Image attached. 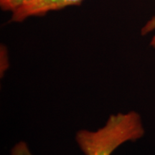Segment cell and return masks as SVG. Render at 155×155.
Returning <instances> with one entry per match:
<instances>
[{"instance_id":"obj_4","label":"cell","mask_w":155,"mask_h":155,"mask_svg":"<svg viewBox=\"0 0 155 155\" xmlns=\"http://www.w3.org/2000/svg\"><path fill=\"white\" fill-rule=\"evenodd\" d=\"M155 30V17H152V19L144 25V28L141 30V35H145L149 33V32H152V30ZM151 46L155 48V35L153 37L152 39V41L150 42Z\"/></svg>"},{"instance_id":"obj_3","label":"cell","mask_w":155,"mask_h":155,"mask_svg":"<svg viewBox=\"0 0 155 155\" xmlns=\"http://www.w3.org/2000/svg\"><path fill=\"white\" fill-rule=\"evenodd\" d=\"M31 0H0V6L4 11H10L12 12L19 6L28 2Z\"/></svg>"},{"instance_id":"obj_1","label":"cell","mask_w":155,"mask_h":155,"mask_svg":"<svg viewBox=\"0 0 155 155\" xmlns=\"http://www.w3.org/2000/svg\"><path fill=\"white\" fill-rule=\"evenodd\" d=\"M144 134L141 116L135 111L111 115L106 125L96 131L81 130L76 141L86 155H111L122 144L136 141ZM11 155H32L28 145L20 141L13 147Z\"/></svg>"},{"instance_id":"obj_2","label":"cell","mask_w":155,"mask_h":155,"mask_svg":"<svg viewBox=\"0 0 155 155\" xmlns=\"http://www.w3.org/2000/svg\"><path fill=\"white\" fill-rule=\"evenodd\" d=\"M83 0H31L12 12V21L22 22L30 17L42 16L49 12L80 5Z\"/></svg>"}]
</instances>
